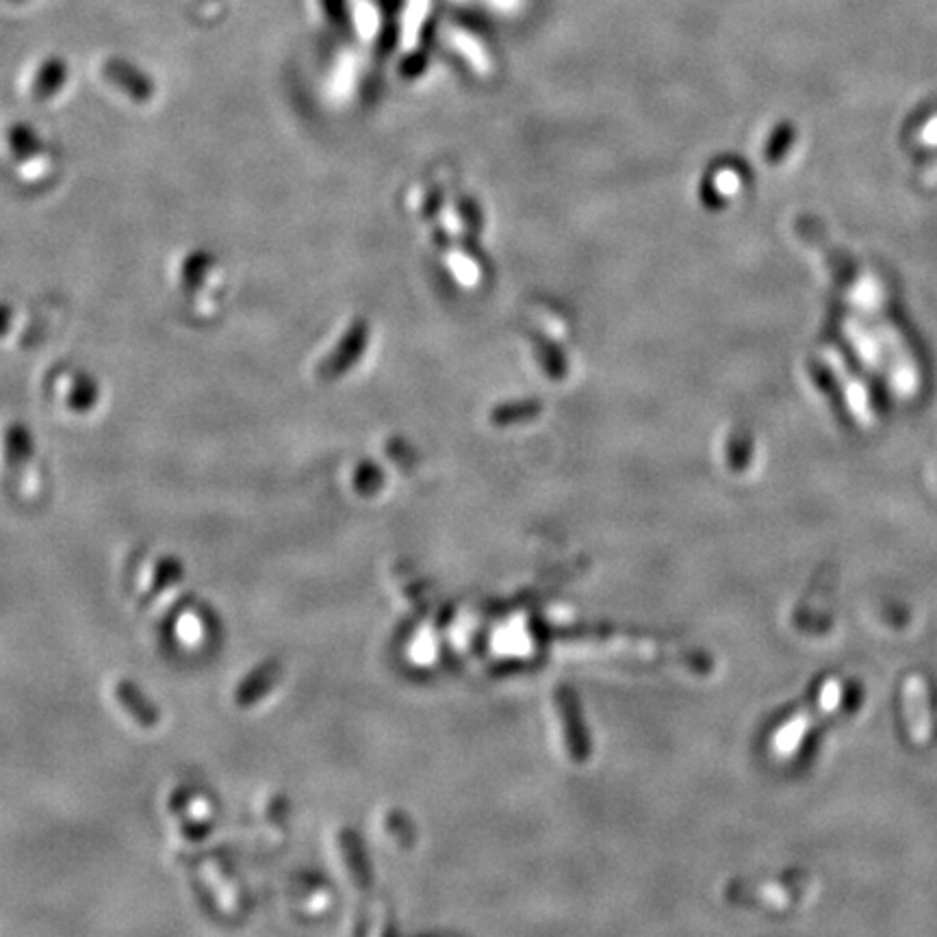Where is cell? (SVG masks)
<instances>
[{
  "label": "cell",
  "mask_w": 937,
  "mask_h": 937,
  "mask_svg": "<svg viewBox=\"0 0 937 937\" xmlns=\"http://www.w3.org/2000/svg\"><path fill=\"white\" fill-rule=\"evenodd\" d=\"M103 76L126 98L135 103H148L155 98L157 85L148 72L123 57H111L103 63Z\"/></svg>",
  "instance_id": "cell-1"
},
{
  "label": "cell",
  "mask_w": 937,
  "mask_h": 937,
  "mask_svg": "<svg viewBox=\"0 0 937 937\" xmlns=\"http://www.w3.org/2000/svg\"><path fill=\"white\" fill-rule=\"evenodd\" d=\"M905 712H907V725L912 732V738L916 743H927L931 734V716H929V696L925 682L914 675L905 682Z\"/></svg>",
  "instance_id": "cell-2"
},
{
  "label": "cell",
  "mask_w": 937,
  "mask_h": 937,
  "mask_svg": "<svg viewBox=\"0 0 937 937\" xmlns=\"http://www.w3.org/2000/svg\"><path fill=\"white\" fill-rule=\"evenodd\" d=\"M280 678H283V664L278 660L263 662L235 690V705L242 707V710H248L252 705H256L274 688L278 686Z\"/></svg>",
  "instance_id": "cell-3"
},
{
  "label": "cell",
  "mask_w": 937,
  "mask_h": 937,
  "mask_svg": "<svg viewBox=\"0 0 937 937\" xmlns=\"http://www.w3.org/2000/svg\"><path fill=\"white\" fill-rule=\"evenodd\" d=\"M114 696L126 714L141 727L152 730L161 723V710L143 694V690L130 680H118L114 686Z\"/></svg>",
  "instance_id": "cell-4"
},
{
  "label": "cell",
  "mask_w": 937,
  "mask_h": 937,
  "mask_svg": "<svg viewBox=\"0 0 937 937\" xmlns=\"http://www.w3.org/2000/svg\"><path fill=\"white\" fill-rule=\"evenodd\" d=\"M67 76H70V67L63 57L53 55L44 60L31 81V98L38 103H46L55 98L62 92L63 85L67 83Z\"/></svg>",
  "instance_id": "cell-5"
},
{
  "label": "cell",
  "mask_w": 937,
  "mask_h": 937,
  "mask_svg": "<svg viewBox=\"0 0 937 937\" xmlns=\"http://www.w3.org/2000/svg\"><path fill=\"white\" fill-rule=\"evenodd\" d=\"M2 447H4V465H7V469L11 473L20 476L26 469V465L31 462L33 451H35L31 430L24 424H20V422L18 424H11L4 430Z\"/></svg>",
  "instance_id": "cell-6"
},
{
  "label": "cell",
  "mask_w": 937,
  "mask_h": 937,
  "mask_svg": "<svg viewBox=\"0 0 937 937\" xmlns=\"http://www.w3.org/2000/svg\"><path fill=\"white\" fill-rule=\"evenodd\" d=\"M7 146H9L11 155L18 161L38 159L42 155V150H44L42 135L33 126L24 125V123L9 126V130H7Z\"/></svg>",
  "instance_id": "cell-7"
},
{
  "label": "cell",
  "mask_w": 937,
  "mask_h": 937,
  "mask_svg": "<svg viewBox=\"0 0 937 937\" xmlns=\"http://www.w3.org/2000/svg\"><path fill=\"white\" fill-rule=\"evenodd\" d=\"M100 400V384L89 374H76L65 395V404L74 413H89Z\"/></svg>",
  "instance_id": "cell-8"
},
{
  "label": "cell",
  "mask_w": 937,
  "mask_h": 937,
  "mask_svg": "<svg viewBox=\"0 0 937 937\" xmlns=\"http://www.w3.org/2000/svg\"><path fill=\"white\" fill-rule=\"evenodd\" d=\"M213 267H215V258L209 252H191L188 258H185L183 267H181V287L188 294L198 291L206 283V278L213 271Z\"/></svg>",
  "instance_id": "cell-9"
},
{
  "label": "cell",
  "mask_w": 937,
  "mask_h": 937,
  "mask_svg": "<svg viewBox=\"0 0 937 937\" xmlns=\"http://www.w3.org/2000/svg\"><path fill=\"white\" fill-rule=\"evenodd\" d=\"M185 577V566L177 558H161L152 573V593L161 595L170 588H177Z\"/></svg>",
  "instance_id": "cell-10"
},
{
  "label": "cell",
  "mask_w": 937,
  "mask_h": 937,
  "mask_svg": "<svg viewBox=\"0 0 937 937\" xmlns=\"http://www.w3.org/2000/svg\"><path fill=\"white\" fill-rule=\"evenodd\" d=\"M11 319H13V309L9 305L0 302V337H4L9 332Z\"/></svg>",
  "instance_id": "cell-11"
},
{
  "label": "cell",
  "mask_w": 937,
  "mask_h": 937,
  "mask_svg": "<svg viewBox=\"0 0 937 937\" xmlns=\"http://www.w3.org/2000/svg\"><path fill=\"white\" fill-rule=\"evenodd\" d=\"M323 11L328 13L330 20H339V9H341V0H321Z\"/></svg>",
  "instance_id": "cell-12"
},
{
  "label": "cell",
  "mask_w": 937,
  "mask_h": 937,
  "mask_svg": "<svg viewBox=\"0 0 937 937\" xmlns=\"http://www.w3.org/2000/svg\"><path fill=\"white\" fill-rule=\"evenodd\" d=\"M7 2H24V0H7Z\"/></svg>",
  "instance_id": "cell-13"
}]
</instances>
